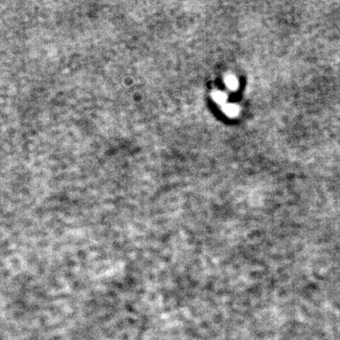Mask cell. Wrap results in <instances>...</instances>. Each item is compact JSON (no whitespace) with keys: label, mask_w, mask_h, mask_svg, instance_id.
<instances>
[{"label":"cell","mask_w":340,"mask_h":340,"mask_svg":"<svg viewBox=\"0 0 340 340\" xmlns=\"http://www.w3.org/2000/svg\"><path fill=\"white\" fill-rule=\"evenodd\" d=\"M212 99L219 105H225L226 104V101H227V95L223 92H220V91H215L214 93L212 94Z\"/></svg>","instance_id":"7a4b0ae2"},{"label":"cell","mask_w":340,"mask_h":340,"mask_svg":"<svg viewBox=\"0 0 340 340\" xmlns=\"http://www.w3.org/2000/svg\"><path fill=\"white\" fill-rule=\"evenodd\" d=\"M222 110L227 115L230 117H235L238 115L239 112V107L235 104H225L222 106Z\"/></svg>","instance_id":"6da1fadb"},{"label":"cell","mask_w":340,"mask_h":340,"mask_svg":"<svg viewBox=\"0 0 340 340\" xmlns=\"http://www.w3.org/2000/svg\"><path fill=\"white\" fill-rule=\"evenodd\" d=\"M225 83H226V86L232 91L236 90L238 87V80L236 77L232 75H229L225 77Z\"/></svg>","instance_id":"3957f363"}]
</instances>
